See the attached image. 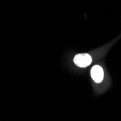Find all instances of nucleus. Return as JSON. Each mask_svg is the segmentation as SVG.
Segmentation results:
<instances>
[{"instance_id": "obj_2", "label": "nucleus", "mask_w": 121, "mask_h": 121, "mask_svg": "<svg viewBox=\"0 0 121 121\" xmlns=\"http://www.w3.org/2000/svg\"><path fill=\"white\" fill-rule=\"evenodd\" d=\"M91 77L96 83H100L102 81L104 78L103 69L99 65H95L92 68L91 71Z\"/></svg>"}, {"instance_id": "obj_1", "label": "nucleus", "mask_w": 121, "mask_h": 121, "mask_svg": "<svg viewBox=\"0 0 121 121\" xmlns=\"http://www.w3.org/2000/svg\"><path fill=\"white\" fill-rule=\"evenodd\" d=\"M92 62L91 57L88 54H79L74 57L75 64L80 68H86Z\"/></svg>"}]
</instances>
